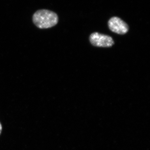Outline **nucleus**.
Returning a JSON list of instances; mask_svg holds the SVG:
<instances>
[{
    "label": "nucleus",
    "mask_w": 150,
    "mask_h": 150,
    "mask_svg": "<svg viewBox=\"0 0 150 150\" xmlns=\"http://www.w3.org/2000/svg\"><path fill=\"white\" fill-rule=\"evenodd\" d=\"M2 130V126L1 123L0 122V135L1 133Z\"/></svg>",
    "instance_id": "20e7f679"
},
{
    "label": "nucleus",
    "mask_w": 150,
    "mask_h": 150,
    "mask_svg": "<svg viewBox=\"0 0 150 150\" xmlns=\"http://www.w3.org/2000/svg\"><path fill=\"white\" fill-rule=\"evenodd\" d=\"M90 41L94 46L97 47H109L114 44V41L109 35L95 32L90 36Z\"/></svg>",
    "instance_id": "f03ea898"
},
{
    "label": "nucleus",
    "mask_w": 150,
    "mask_h": 150,
    "mask_svg": "<svg viewBox=\"0 0 150 150\" xmlns=\"http://www.w3.org/2000/svg\"><path fill=\"white\" fill-rule=\"evenodd\" d=\"M108 27L111 31L119 34H124L129 30L128 25L117 17H113L109 20Z\"/></svg>",
    "instance_id": "7ed1b4c3"
},
{
    "label": "nucleus",
    "mask_w": 150,
    "mask_h": 150,
    "mask_svg": "<svg viewBox=\"0 0 150 150\" xmlns=\"http://www.w3.org/2000/svg\"><path fill=\"white\" fill-rule=\"evenodd\" d=\"M34 24L40 29H46L55 26L59 21V17L54 12L41 9L35 12L33 16Z\"/></svg>",
    "instance_id": "f257e3e1"
}]
</instances>
